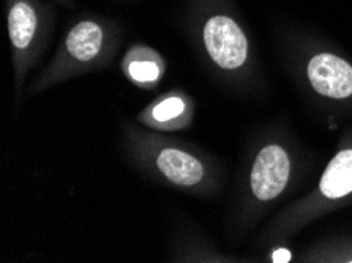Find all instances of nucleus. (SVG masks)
Masks as SVG:
<instances>
[{
    "mask_svg": "<svg viewBox=\"0 0 352 263\" xmlns=\"http://www.w3.org/2000/svg\"><path fill=\"white\" fill-rule=\"evenodd\" d=\"M106 32L97 21L85 19L73 25L65 38V54L68 60L85 65L94 62L104 47Z\"/></svg>",
    "mask_w": 352,
    "mask_h": 263,
    "instance_id": "39448f33",
    "label": "nucleus"
},
{
    "mask_svg": "<svg viewBox=\"0 0 352 263\" xmlns=\"http://www.w3.org/2000/svg\"><path fill=\"white\" fill-rule=\"evenodd\" d=\"M308 79L319 95L348 98L352 95V67L333 54H318L308 63Z\"/></svg>",
    "mask_w": 352,
    "mask_h": 263,
    "instance_id": "20e7f679",
    "label": "nucleus"
},
{
    "mask_svg": "<svg viewBox=\"0 0 352 263\" xmlns=\"http://www.w3.org/2000/svg\"><path fill=\"white\" fill-rule=\"evenodd\" d=\"M291 163L285 148L267 145L256 157L252 170V190L259 201L278 197L289 180Z\"/></svg>",
    "mask_w": 352,
    "mask_h": 263,
    "instance_id": "7ed1b4c3",
    "label": "nucleus"
},
{
    "mask_svg": "<svg viewBox=\"0 0 352 263\" xmlns=\"http://www.w3.org/2000/svg\"><path fill=\"white\" fill-rule=\"evenodd\" d=\"M272 259H274V262H276V263H286L291 260V252L287 249H278L274 252Z\"/></svg>",
    "mask_w": 352,
    "mask_h": 263,
    "instance_id": "9d476101",
    "label": "nucleus"
},
{
    "mask_svg": "<svg viewBox=\"0 0 352 263\" xmlns=\"http://www.w3.org/2000/svg\"><path fill=\"white\" fill-rule=\"evenodd\" d=\"M186 112V103L180 96H168L152 107L147 123L155 126H168L170 123L182 119Z\"/></svg>",
    "mask_w": 352,
    "mask_h": 263,
    "instance_id": "1a4fd4ad",
    "label": "nucleus"
},
{
    "mask_svg": "<svg viewBox=\"0 0 352 263\" xmlns=\"http://www.w3.org/2000/svg\"><path fill=\"white\" fill-rule=\"evenodd\" d=\"M202 41L213 63L223 69H237L247 62L248 41L236 21L213 14L202 29Z\"/></svg>",
    "mask_w": 352,
    "mask_h": 263,
    "instance_id": "f03ea898",
    "label": "nucleus"
},
{
    "mask_svg": "<svg viewBox=\"0 0 352 263\" xmlns=\"http://www.w3.org/2000/svg\"><path fill=\"white\" fill-rule=\"evenodd\" d=\"M157 165L170 183L179 186H196L204 179L201 161L179 148H163L157 157Z\"/></svg>",
    "mask_w": 352,
    "mask_h": 263,
    "instance_id": "423d86ee",
    "label": "nucleus"
},
{
    "mask_svg": "<svg viewBox=\"0 0 352 263\" xmlns=\"http://www.w3.org/2000/svg\"><path fill=\"white\" fill-rule=\"evenodd\" d=\"M38 5L35 0H10L7 25L13 46L16 80H24L29 67L34 63L41 41L43 23Z\"/></svg>",
    "mask_w": 352,
    "mask_h": 263,
    "instance_id": "f257e3e1",
    "label": "nucleus"
},
{
    "mask_svg": "<svg viewBox=\"0 0 352 263\" xmlns=\"http://www.w3.org/2000/svg\"><path fill=\"white\" fill-rule=\"evenodd\" d=\"M122 68L126 76L141 87L157 85L164 71L163 58L146 46H136L130 49L124 58Z\"/></svg>",
    "mask_w": 352,
    "mask_h": 263,
    "instance_id": "0eeeda50",
    "label": "nucleus"
},
{
    "mask_svg": "<svg viewBox=\"0 0 352 263\" xmlns=\"http://www.w3.org/2000/svg\"><path fill=\"white\" fill-rule=\"evenodd\" d=\"M58 2H67V0H58Z\"/></svg>",
    "mask_w": 352,
    "mask_h": 263,
    "instance_id": "9b49d317",
    "label": "nucleus"
},
{
    "mask_svg": "<svg viewBox=\"0 0 352 263\" xmlns=\"http://www.w3.org/2000/svg\"><path fill=\"white\" fill-rule=\"evenodd\" d=\"M319 187L329 198H340L349 194L352 191V150H343L330 161Z\"/></svg>",
    "mask_w": 352,
    "mask_h": 263,
    "instance_id": "6e6552de",
    "label": "nucleus"
}]
</instances>
